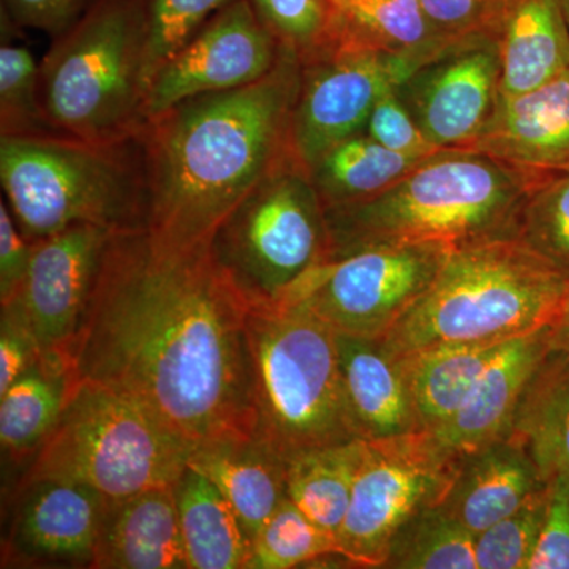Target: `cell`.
Here are the masks:
<instances>
[{"label":"cell","mask_w":569,"mask_h":569,"mask_svg":"<svg viewBox=\"0 0 569 569\" xmlns=\"http://www.w3.org/2000/svg\"><path fill=\"white\" fill-rule=\"evenodd\" d=\"M249 316L208 247L178 249L146 228L116 233L71 342V372L132 397L197 447L252 437Z\"/></svg>","instance_id":"obj_1"},{"label":"cell","mask_w":569,"mask_h":569,"mask_svg":"<svg viewBox=\"0 0 569 569\" xmlns=\"http://www.w3.org/2000/svg\"><path fill=\"white\" fill-rule=\"evenodd\" d=\"M301 74L302 63L282 48L263 80L149 118L138 140L153 238L178 249L208 247L228 213L290 156Z\"/></svg>","instance_id":"obj_2"},{"label":"cell","mask_w":569,"mask_h":569,"mask_svg":"<svg viewBox=\"0 0 569 569\" xmlns=\"http://www.w3.org/2000/svg\"><path fill=\"white\" fill-rule=\"evenodd\" d=\"M541 176L485 152L443 149L378 197L325 211L328 260L376 246L459 249L515 239L523 201Z\"/></svg>","instance_id":"obj_3"},{"label":"cell","mask_w":569,"mask_h":569,"mask_svg":"<svg viewBox=\"0 0 569 569\" xmlns=\"http://www.w3.org/2000/svg\"><path fill=\"white\" fill-rule=\"evenodd\" d=\"M151 0H91L40 62V102L63 137L119 144L149 121Z\"/></svg>","instance_id":"obj_4"},{"label":"cell","mask_w":569,"mask_h":569,"mask_svg":"<svg viewBox=\"0 0 569 569\" xmlns=\"http://www.w3.org/2000/svg\"><path fill=\"white\" fill-rule=\"evenodd\" d=\"M569 277L516 239L459 247L381 337L396 355L438 343L505 342L552 323Z\"/></svg>","instance_id":"obj_5"},{"label":"cell","mask_w":569,"mask_h":569,"mask_svg":"<svg viewBox=\"0 0 569 569\" xmlns=\"http://www.w3.org/2000/svg\"><path fill=\"white\" fill-rule=\"evenodd\" d=\"M0 183L29 242L96 224L112 233L148 224L140 140L96 144L63 137H0Z\"/></svg>","instance_id":"obj_6"},{"label":"cell","mask_w":569,"mask_h":569,"mask_svg":"<svg viewBox=\"0 0 569 569\" xmlns=\"http://www.w3.org/2000/svg\"><path fill=\"white\" fill-rule=\"evenodd\" d=\"M254 436L284 460L358 440L340 369L337 332L302 307H252ZM362 440V438H361Z\"/></svg>","instance_id":"obj_7"},{"label":"cell","mask_w":569,"mask_h":569,"mask_svg":"<svg viewBox=\"0 0 569 569\" xmlns=\"http://www.w3.org/2000/svg\"><path fill=\"white\" fill-rule=\"evenodd\" d=\"M194 448L132 397L96 381L74 380L21 486L58 479L119 501L174 486Z\"/></svg>","instance_id":"obj_8"},{"label":"cell","mask_w":569,"mask_h":569,"mask_svg":"<svg viewBox=\"0 0 569 569\" xmlns=\"http://www.w3.org/2000/svg\"><path fill=\"white\" fill-rule=\"evenodd\" d=\"M208 252L250 309L279 302L328 260L326 212L309 171L290 153L217 227Z\"/></svg>","instance_id":"obj_9"},{"label":"cell","mask_w":569,"mask_h":569,"mask_svg":"<svg viewBox=\"0 0 569 569\" xmlns=\"http://www.w3.org/2000/svg\"><path fill=\"white\" fill-rule=\"evenodd\" d=\"M452 247H367L310 269L279 302L302 307L337 335L381 339L432 284Z\"/></svg>","instance_id":"obj_10"},{"label":"cell","mask_w":569,"mask_h":569,"mask_svg":"<svg viewBox=\"0 0 569 569\" xmlns=\"http://www.w3.org/2000/svg\"><path fill=\"white\" fill-rule=\"evenodd\" d=\"M427 432L366 440L337 550L355 568H383L397 530L425 508L440 505L458 470Z\"/></svg>","instance_id":"obj_11"},{"label":"cell","mask_w":569,"mask_h":569,"mask_svg":"<svg viewBox=\"0 0 569 569\" xmlns=\"http://www.w3.org/2000/svg\"><path fill=\"white\" fill-rule=\"evenodd\" d=\"M400 56L343 47L302 66L290 118V152L307 171L340 141L365 132L378 100L417 70Z\"/></svg>","instance_id":"obj_12"},{"label":"cell","mask_w":569,"mask_h":569,"mask_svg":"<svg viewBox=\"0 0 569 569\" xmlns=\"http://www.w3.org/2000/svg\"><path fill=\"white\" fill-rule=\"evenodd\" d=\"M419 129L437 149H471L501 99L496 39L451 44L396 88Z\"/></svg>","instance_id":"obj_13"},{"label":"cell","mask_w":569,"mask_h":569,"mask_svg":"<svg viewBox=\"0 0 569 569\" xmlns=\"http://www.w3.org/2000/svg\"><path fill=\"white\" fill-rule=\"evenodd\" d=\"M276 37L250 0H234L153 74L149 118L203 93L233 91L268 77L279 62Z\"/></svg>","instance_id":"obj_14"},{"label":"cell","mask_w":569,"mask_h":569,"mask_svg":"<svg viewBox=\"0 0 569 569\" xmlns=\"http://www.w3.org/2000/svg\"><path fill=\"white\" fill-rule=\"evenodd\" d=\"M112 234L77 224L33 242L28 276L13 299L31 321L41 355L69 356Z\"/></svg>","instance_id":"obj_15"},{"label":"cell","mask_w":569,"mask_h":569,"mask_svg":"<svg viewBox=\"0 0 569 569\" xmlns=\"http://www.w3.org/2000/svg\"><path fill=\"white\" fill-rule=\"evenodd\" d=\"M24 490L10 531V553L41 563L91 567L111 500L88 486L43 479Z\"/></svg>","instance_id":"obj_16"},{"label":"cell","mask_w":569,"mask_h":569,"mask_svg":"<svg viewBox=\"0 0 569 569\" xmlns=\"http://www.w3.org/2000/svg\"><path fill=\"white\" fill-rule=\"evenodd\" d=\"M549 351L550 325L507 340L455 417L427 433L456 459L507 437L520 399Z\"/></svg>","instance_id":"obj_17"},{"label":"cell","mask_w":569,"mask_h":569,"mask_svg":"<svg viewBox=\"0 0 569 569\" xmlns=\"http://www.w3.org/2000/svg\"><path fill=\"white\" fill-rule=\"evenodd\" d=\"M470 151L529 173H569V69L533 91L501 97Z\"/></svg>","instance_id":"obj_18"},{"label":"cell","mask_w":569,"mask_h":569,"mask_svg":"<svg viewBox=\"0 0 569 569\" xmlns=\"http://www.w3.org/2000/svg\"><path fill=\"white\" fill-rule=\"evenodd\" d=\"M548 485L518 438L507 436L459 458L441 507L477 537Z\"/></svg>","instance_id":"obj_19"},{"label":"cell","mask_w":569,"mask_h":569,"mask_svg":"<svg viewBox=\"0 0 569 569\" xmlns=\"http://www.w3.org/2000/svg\"><path fill=\"white\" fill-rule=\"evenodd\" d=\"M347 402L362 440L425 432L400 356L380 339L337 335Z\"/></svg>","instance_id":"obj_20"},{"label":"cell","mask_w":569,"mask_h":569,"mask_svg":"<svg viewBox=\"0 0 569 569\" xmlns=\"http://www.w3.org/2000/svg\"><path fill=\"white\" fill-rule=\"evenodd\" d=\"M89 568L190 569L174 486L111 501Z\"/></svg>","instance_id":"obj_21"},{"label":"cell","mask_w":569,"mask_h":569,"mask_svg":"<svg viewBox=\"0 0 569 569\" xmlns=\"http://www.w3.org/2000/svg\"><path fill=\"white\" fill-rule=\"evenodd\" d=\"M189 466L230 501L250 541L287 498L288 462L257 436L198 445Z\"/></svg>","instance_id":"obj_22"},{"label":"cell","mask_w":569,"mask_h":569,"mask_svg":"<svg viewBox=\"0 0 569 569\" xmlns=\"http://www.w3.org/2000/svg\"><path fill=\"white\" fill-rule=\"evenodd\" d=\"M498 51L501 97L533 91L569 69V31L560 0H508Z\"/></svg>","instance_id":"obj_23"},{"label":"cell","mask_w":569,"mask_h":569,"mask_svg":"<svg viewBox=\"0 0 569 569\" xmlns=\"http://www.w3.org/2000/svg\"><path fill=\"white\" fill-rule=\"evenodd\" d=\"M174 493L190 569H247L252 541L222 492L189 466Z\"/></svg>","instance_id":"obj_24"},{"label":"cell","mask_w":569,"mask_h":569,"mask_svg":"<svg viewBox=\"0 0 569 569\" xmlns=\"http://www.w3.org/2000/svg\"><path fill=\"white\" fill-rule=\"evenodd\" d=\"M505 342L438 343L399 355L425 432L455 417Z\"/></svg>","instance_id":"obj_25"},{"label":"cell","mask_w":569,"mask_h":569,"mask_svg":"<svg viewBox=\"0 0 569 569\" xmlns=\"http://www.w3.org/2000/svg\"><path fill=\"white\" fill-rule=\"evenodd\" d=\"M69 356L43 353L0 395V443L14 460L33 458L73 387Z\"/></svg>","instance_id":"obj_26"},{"label":"cell","mask_w":569,"mask_h":569,"mask_svg":"<svg viewBox=\"0 0 569 569\" xmlns=\"http://www.w3.org/2000/svg\"><path fill=\"white\" fill-rule=\"evenodd\" d=\"M508 436L526 447L546 481L569 477V355L549 351L520 399Z\"/></svg>","instance_id":"obj_27"},{"label":"cell","mask_w":569,"mask_h":569,"mask_svg":"<svg viewBox=\"0 0 569 569\" xmlns=\"http://www.w3.org/2000/svg\"><path fill=\"white\" fill-rule=\"evenodd\" d=\"M427 157L389 151L362 132L325 152L310 167V181L325 211H328L378 197L413 171Z\"/></svg>","instance_id":"obj_28"},{"label":"cell","mask_w":569,"mask_h":569,"mask_svg":"<svg viewBox=\"0 0 569 569\" xmlns=\"http://www.w3.org/2000/svg\"><path fill=\"white\" fill-rule=\"evenodd\" d=\"M336 3L343 26L340 48L383 51L421 67L456 44L433 31L419 0H336Z\"/></svg>","instance_id":"obj_29"},{"label":"cell","mask_w":569,"mask_h":569,"mask_svg":"<svg viewBox=\"0 0 569 569\" xmlns=\"http://www.w3.org/2000/svg\"><path fill=\"white\" fill-rule=\"evenodd\" d=\"M366 440L302 452L288 460L287 498L329 533H339L350 507Z\"/></svg>","instance_id":"obj_30"},{"label":"cell","mask_w":569,"mask_h":569,"mask_svg":"<svg viewBox=\"0 0 569 569\" xmlns=\"http://www.w3.org/2000/svg\"><path fill=\"white\" fill-rule=\"evenodd\" d=\"M385 569H475V535L441 505L408 519L391 539Z\"/></svg>","instance_id":"obj_31"},{"label":"cell","mask_w":569,"mask_h":569,"mask_svg":"<svg viewBox=\"0 0 569 569\" xmlns=\"http://www.w3.org/2000/svg\"><path fill=\"white\" fill-rule=\"evenodd\" d=\"M280 47L302 66L342 47L343 26L336 0H250Z\"/></svg>","instance_id":"obj_32"},{"label":"cell","mask_w":569,"mask_h":569,"mask_svg":"<svg viewBox=\"0 0 569 569\" xmlns=\"http://www.w3.org/2000/svg\"><path fill=\"white\" fill-rule=\"evenodd\" d=\"M329 553H339L335 535L284 498L254 537L247 569L312 567Z\"/></svg>","instance_id":"obj_33"},{"label":"cell","mask_w":569,"mask_h":569,"mask_svg":"<svg viewBox=\"0 0 569 569\" xmlns=\"http://www.w3.org/2000/svg\"><path fill=\"white\" fill-rule=\"evenodd\" d=\"M515 239L569 277V173L545 174L531 186Z\"/></svg>","instance_id":"obj_34"},{"label":"cell","mask_w":569,"mask_h":569,"mask_svg":"<svg viewBox=\"0 0 569 569\" xmlns=\"http://www.w3.org/2000/svg\"><path fill=\"white\" fill-rule=\"evenodd\" d=\"M58 134L40 102V63L21 44L0 47V137Z\"/></svg>","instance_id":"obj_35"},{"label":"cell","mask_w":569,"mask_h":569,"mask_svg":"<svg viewBox=\"0 0 569 569\" xmlns=\"http://www.w3.org/2000/svg\"><path fill=\"white\" fill-rule=\"evenodd\" d=\"M548 507V485L475 537L477 569H529Z\"/></svg>","instance_id":"obj_36"},{"label":"cell","mask_w":569,"mask_h":569,"mask_svg":"<svg viewBox=\"0 0 569 569\" xmlns=\"http://www.w3.org/2000/svg\"><path fill=\"white\" fill-rule=\"evenodd\" d=\"M234 0H151L149 82L164 62L186 47L213 14ZM151 88V86H149Z\"/></svg>","instance_id":"obj_37"},{"label":"cell","mask_w":569,"mask_h":569,"mask_svg":"<svg viewBox=\"0 0 569 569\" xmlns=\"http://www.w3.org/2000/svg\"><path fill=\"white\" fill-rule=\"evenodd\" d=\"M419 6L433 31L451 43L498 41L508 0H419Z\"/></svg>","instance_id":"obj_38"},{"label":"cell","mask_w":569,"mask_h":569,"mask_svg":"<svg viewBox=\"0 0 569 569\" xmlns=\"http://www.w3.org/2000/svg\"><path fill=\"white\" fill-rule=\"evenodd\" d=\"M365 133L389 151L406 156L427 157L443 151L430 144L413 116L397 96L396 89H391L378 100L370 112Z\"/></svg>","instance_id":"obj_39"},{"label":"cell","mask_w":569,"mask_h":569,"mask_svg":"<svg viewBox=\"0 0 569 569\" xmlns=\"http://www.w3.org/2000/svg\"><path fill=\"white\" fill-rule=\"evenodd\" d=\"M41 356L31 321L17 299L2 305L0 312V395L36 365Z\"/></svg>","instance_id":"obj_40"},{"label":"cell","mask_w":569,"mask_h":569,"mask_svg":"<svg viewBox=\"0 0 569 569\" xmlns=\"http://www.w3.org/2000/svg\"><path fill=\"white\" fill-rule=\"evenodd\" d=\"M529 569H569V477L548 481V507Z\"/></svg>","instance_id":"obj_41"},{"label":"cell","mask_w":569,"mask_h":569,"mask_svg":"<svg viewBox=\"0 0 569 569\" xmlns=\"http://www.w3.org/2000/svg\"><path fill=\"white\" fill-rule=\"evenodd\" d=\"M91 0H2V18L18 31L36 29L52 39L70 29Z\"/></svg>","instance_id":"obj_42"},{"label":"cell","mask_w":569,"mask_h":569,"mask_svg":"<svg viewBox=\"0 0 569 569\" xmlns=\"http://www.w3.org/2000/svg\"><path fill=\"white\" fill-rule=\"evenodd\" d=\"M32 242L22 236L6 200L0 201V302L11 301L28 276Z\"/></svg>","instance_id":"obj_43"},{"label":"cell","mask_w":569,"mask_h":569,"mask_svg":"<svg viewBox=\"0 0 569 569\" xmlns=\"http://www.w3.org/2000/svg\"><path fill=\"white\" fill-rule=\"evenodd\" d=\"M550 351L569 355V284L559 312L550 323Z\"/></svg>","instance_id":"obj_44"},{"label":"cell","mask_w":569,"mask_h":569,"mask_svg":"<svg viewBox=\"0 0 569 569\" xmlns=\"http://www.w3.org/2000/svg\"><path fill=\"white\" fill-rule=\"evenodd\" d=\"M561 10H563L565 21H567L568 31H569V0H560Z\"/></svg>","instance_id":"obj_45"}]
</instances>
